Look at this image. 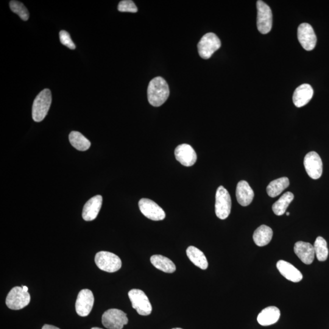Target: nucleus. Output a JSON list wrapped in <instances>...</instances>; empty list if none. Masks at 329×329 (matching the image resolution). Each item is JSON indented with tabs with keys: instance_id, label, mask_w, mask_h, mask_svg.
Instances as JSON below:
<instances>
[{
	"instance_id": "f3484780",
	"label": "nucleus",
	"mask_w": 329,
	"mask_h": 329,
	"mask_svg": "<svg viewBox=\"0 0 329 329\" xmlns=\"http://www.w3.org/2000/svg\"><path fill=\"white\" fill-rule=\"evenodd\" d=\"M294 252L304 264H310L314 262L315 256L313 245L304 242H296Z\"/></svg>"
},
{
	"instance_id": "20e7f679",
	"label": "nucleus",
	"mask_w": 329,
	"mask_h": 329,
	"mask_svg": "<svg viewBox=\"0 0 329 329\" xmlns=\"http://www.w3.org/2000/svg\"><path fill=\"white\" fill-rule=\"evenodd\" d=\"M258 18L256 26L259 32L263 34H268L272 30V13L271 8L261 0L256 2Z\"/></svg>"
},
{
	"instance_id": "a211bd4d",
	"label": "nucleus",
	"mask_w": 329,
	"mask_h": 329,
	"mask_svg": "<svg viewBox=\"0 0 329 329\" xmlns=\"http://www.w3.org/2000/svg\"><path fill=\"white\" fill-rule=\"evenodd\" d=\"M254 196L253 190L246 181L241 180L238 184L236 189V197L238 202L246 207L252 202Z\"/></svg>"
},
{
	"instance_id": "393cba45",
	"label": "nucleus",
	"mask_w": 329,
	"mask_h": 329,
	"mask_svg": "<svg viewBox=\"0 0 329 329\" xmlns=\"http://www.w3.org/2000/svg\"><path fill=\"white\" fill-rule=\"evenodd\" d=\"M294 199V194L291 192H286L280 198L278 202H276L272 205V211L274 212L276 216H282L286 212L287 208H288Z\"/></svg>"
},
{
	"instance_id": "9d476101",
	"label": "nucleus",
	"mask_w": 329,
	"mask_h": 329,
	"mask_svg": "<svg viewBox=\"0 0 329 329\" xmlns=\"http://www.w3.org/2000/svg\"><path fill=\"white\" fill-rule=\"evenodd\" d=\"M141 212L146 218L153 221H161L166 218V213L160 206L153 200L142 198L138 202Z\"/></svg>"
},
{
	"instance_id": "4be33fe9",
	"label": "nucleus",
	"mask_w": 329,
	"mask_h": 329,
	"mask_svg": "<svg viewBox=\"0 0 329 329\" xmlns=\"http://www.w3.org/2000/svg\"><path fill=\"white\" fill-rule=\"evenodd\" d=\"M186 255L190 260L193 263L194 266L200 268L202 270L208 268V264L207 258L202 250L194 246H189L186 250Z\"/></svg>"
},
{
	"instance_id": "a878e982",
	"label": "nucleus",
	"mask_w": 329,
	"mask_h": 329,
	"mask_svg": "<svg viewBox=\"0 0 329 329\" xmlns=\"http://www.w3.org/2000/svg\"><path fill=\"white\" fill-rule=\"evenodd\" d=\"M69 140L72 146L77 150L84 152L91 146L90 142L86 138L82 133L78 131H72L69 135Z\"/></svg>"
},
{
	"instance_id": "b1692460",
	"label": "nucleus",
	"mask_w": 329,
	"mask_h": 329,
	"mask_svg": "<svg viewBox=\"0 0 329 329\" xmlns=\"http://www.w3.org/2000/svg\"><path fill=\"white\" fill-rule=\"evenodd\" d=\"M290 180L288 178L283 177L272 180L266 188V192L269 196L275 198L282 193L284 190L288 188Z\"/></svg>"
},
{
	"instance_id": "6ab92c4d",
	"label": "nucleus",
	"mask_w": 329,
	"mask_h": 329,
	"mask_svg": "<svg viewBox=\"0 0 329 329\" xmlns=\"http://www.w3.org/2000/svg\"><path fill=\"white\" fill-rule=\"evenodd\" d=\"M276 266L280 274L287 280L292 281V282H299L302 280L303 278L302 273L288 262L280 260L278 262Z\"/></svg>"
},
{
	"instance_id": "412c9836",
	"label": "nucleus",
	"mask_w": 329,
	"mask_h": 329,
	"mask_svg": "<svg viewBox=\"0 0 329 329\" xmlns=\"http://www.w3.org/2000/svg\"><path fill=\"white\" fill-rule=\"evenodd\" d=\"M273 232L271 228L266 225H262L255 230L253 240L258 246H264L271 242Z\"/></svg>"
},
{
	"instance_id": "f03ea898",
	"label": "nucleus",
	"mask_w": 329,
	"mask_h": 329,
	"mask_svg": "<svg viewBox=\"0 0 329 329\" xmlns=\"http://www.w3.org/2000/svg\"><path fill=\"white\" fill-rule=\"evenodd\" d=\"M52 102V92L48 88L44 89L36 96L32 110V118L35 122L44 120L48 112Z\"/></svg>"
},
{
	"instance_id": "423d86ee",
	"label": "nucleus",
	"mask_w": 329,
	"mask_h": 329,
	"mask_svg": "<svg viewBox=\"0 0 329 329\" xmlns=\"http://www.w3.org/2000/svg\"><path fill=\"white\" fill-rule=\"evenodd\" d=\"M232 207L231 198L228 191L223 186L217 189L216 196V214L217 217L225 220L230 216Z\"/></svg>"
},
{
	"instance_id": "f704fd0d",
	"label": "nucleus",
	"mask_w": 329,
	"mask_h": 329,
	"mask_svg": "<svg viewBox=\"0 0 329 329\" xmlns=\"http://www.w3.org/2000/svg\"><path fill=\"white\" fill-rule=\"evenodd\" d=\"M172 329H182V328H172Z\"/></svg>"
},
{
	"instance_id": "6e6552de",
	"label": "nucleus",
	"mask_w": 329,
	"mask_h": 329,
	"mask_svg": "<svg viewBox=\"0 0 329 329\" xmlns=\"http://www.w3.org/2000/svg\"><path fill=\"white\" fill-rule=\"evenodd\" d=\"M133 308L142 316H148L152 314V306L148 298L144 292L139 289H132L128 292Z\"/></svg>"
},
{
	"instance_id": "cd10ccee",
	"label": "nucleus",
	"mask_w": 329,
	"mask_h": 329,
	"mask_svg": "<svg viewBox=\"0 0 329 329\" xmlns=\"http://www.w3.org/2000/svg\"><path fill=\"white\" fill-rule=\"evenodd\" d=\"M11 10L16 14L21 19L27 21L29 19L28 10L22 2L18 1H11L10 4Z\"/></svg>"
},
{
	"instance_id": "aec40b11",
	"label": "nucleus",
	"mask_w": 329,
	"mask_h": 329,
	"mask_svg": "<svg viewBox=\"0 0 329 329\" xmlns=\"http://www.w3.org/2000/svg\"><path fill=\"white\" fill-rule=\"evenodd\" d=\"M280 316V309L274 306H268L258 314V322L263 326H270L277 322Z\"/></svg>"
},
{
	"instance_id": "c756f323",
	"label": "nucleus",
	"mask_w": 329,
	"mask_h": 329,
	"mask_svg": "<svg viewBox=\"0 0 329 329\" xmlns=\"http://www.w3.org/2000/svg\"><path fill=\"white\" fill-rule=\"evenodd\" d=\"M60 38L61 44H63L68 48L74 50L76 48V46L74 44L71 38L70 35L66 30H60Z\"/></svg>"
},
{
	"instance_id": "5701e85b",
	"label": "nucleus",
	"mask_w": 329,
	"mask_h": 329,
	"mask_svg": "<svg viewBox=\"0 0 329 329\" xmlns=\"http://www.w3.org/2000/svg\"><path fill=\"white\" fill-rule=\"evenodd\" d=\"M150 260L153 266L164 272L172 273L176 270L174 262L166 256L154 255L150 258Z\"/></svg>"
},
{
	"instance_id": "2eb2a0df",
	"label": "nucleus",
	"mask_w": 329,
	"mask_h": 329,
	"mask_svg": "<svg viewBox=\"0 0 329 329\" xmlns=\"http://www.w3.org/2000/svg\"><path fill=\"white\" fill-rule=\"evenodd\" d=\"M102 202V198L101 195L92 198L86 203L82 210V218L85 221H93L98 214Z\"/></svg>"
},
{
	"instance_id": "7ed1b4c3",
	"label": "nucleus",
	"mask_w": 329,
	"mask_h": 329,
	"mask_svg": "<svg viewBox=\"0 0 329 329\" xmlns=\"http://www.w3.org/2000/svg\"><path fill=\"white\" fill-rule=\"evenodd\" d=\"M94 262L100 270L108 272L118 271L122 264L121 259L118 256L107 252H98L94 258Z\"/></svg>"
},
{
	"instance_id": "9b49d317",
	"label": "nucleus",
	"mask_w": 329,
	"mask_h": 329,
	"mask_svg": "<svg viewBox=\"0 0 329 329\" xmlns=\"http://www.w3.org/2000/svg\"><path fill=\"white\" fill-rule=\"evenodd\" d=\"M306 171L312 179L318 180L322 174V162L317 152L306 154L304 160Z\"/></svg>"
},
{
	"instance_id": "bb28decb",
	"label": "nucleus",
	"mask_w": 329,
	"mask_h": 329,
	"mask_svg": "<svg viewBox=\"0 0 329 329\" xmlns=\"http://www.w3.org/2000/svg\"><path fill=\"white\" fill-rule=\"evenodd\" d=\"M315 255L318 260L320 262H324L327 260L328 255L327 242L322 236H318L314 244Z\"/></svg>"
},
{
	"instance_id": "0eeeda50",
	"label": "nucleus",
	"mask_w": 329,
	"mask_h": 329,
	"mask_svg": "<svg viewBox=\"0 0 329 329\" xmlns=\"http://www.w3.org/2000/svg\"><path fill=\"white\" fill-rule=\"evenodd\" d=\"M221 44L218 36L212 32L208 33L203 36L198 44L200 56L204 60H208L221 47Z\"/></svg>"
},
{
	"instance_id": "c85d7f7f",
	"label": "nucleus",
	"mask_w": 329,
	"mask_h": 329,
	"mask_svg": "<svg viewBox=\"0 0 329 329\" xmlns=\"http://www.w3.org/2000/svg\"><path fill=\"white\" fill-rule=\"evenodd\" d=\"M118 10L122 12L136 13L138 12V9L134 2L131 0H124L119 2Z\"/></svg>"
},
{
	"instance_id": "dca6fc26",
	"label": "nucleus",
	"mask_w": 329,
	"mask_h": 329,
	"mask_svg": "<svg viewBox=\"0 0 329 329\" xmlns=\"http://www.w3.org/2000/svg\"><path fill=\"white\" fill-rule=\"evenodd\" d=\"M314 96V89L308 84H304L296 89L292 101L296 106L301 108L308 104Z\"/></svg>"
},
{
	"instance_id": "7c9ffc66",
	"label": "nucleus",
	"mask_w": 329,
	"mask_h": 329,
	"mask_svg": "<svg viewBox=\"0 0 329 329\" xmlns=\"http://www.w3.org/2000/svg\"><path fill=\"white\" fill-rule=\"evenodd\" d=\"M42 329H60V328L56 327V326H54L46 324L43 326Z\"/></svg>"
},
{
	"instance_id": "f8f14e48",
	"label": "nucleus",
	"mask_w": 329,
	"mask_h": 329,
	"mask_svg": "<svg viewBox=\"0 0 329 329\" xmlns=\"http://www.w3.org/2000/svg\"><path fill=\"white\" fill-rule=\"evenodd\" d=\"M298 38L304 49L312 51L316 44L317 38L313 28L310 24H302L298 27Z\"/></svg>"
},
{
	"instance_id": "2f4dec72",
	"label": "nucleus",
	"mask_w": 329,
	"mask_h": 329,
	"mask_svg": "<svg viewBox=\"0 0 329 329\" xmlns=\"http://www.w3.org/2000/svg\"><path fill=\"white\" fill-rule=\"evenodd\" d=\"M22 288L24 290L25 292H28V288L26 286H22Z\"/></svg>"
},
{
	"instance_id": "473e14b6",
	"label": "nucleus",
	"mask_w": 329,
	"mask_h": 329,
	"mask_svg": "<svg viewBox=\"0 0 329 329\" xmlns=\"http://www.w3.org/2000/svg\"><path fill=\"white\" fill-rule=\"evenodd\" d=\"M91 329H102V328H92Z\"/></svg>"
},
{
	"instance_id": "f257e3e1",
	"label": "nucleus",
	"mask_w": 329,
	"mask_h": 329,
	"mask_svg": "<svg viewBox=\"0 0 329 329\" xmlns=\"http://www.w3.org/2000/svg\"><path fill=\"white\" fill-rule=\"evenodd\" d=\"M168 84L162 77H156L150 80L148 88V99L150 105L160 107L164 104L169 96Z\"/></svg>"
},
{
	"instance_id": "ddd939ff",
	"label": "nucleus",
	"mask_w": 329,
	"mask_h": 329,
	"mask_svg": "<svg viewBox=\"0 0 329 329\" xmlns=\"http://www.w3.org/2000/svg\"><path fill=\"white\" fill-rule=\"evenodd\" d=\"M94 304L93 292L90 290H82L78 295L76 304H75L76 313L80 316H87L90 314Z\"/></svg>"
},
{
	"instance_id": "72a5a7b5",
	"label": "nucleus",
	"mask_w": 329,
	"mask_h": 329,
	"mask_svg": "<svg viewBox=\"0 0 329 329\" xmlns=\"http://www.w3.org/2000/svg\"><path fill=\"white\" fill-rule=\"evenodd\" d=\"M286 216H290V212H287L286 213Z\"/></svg>"
},
{
	"instance_id": "4468645a",
	"label": "nucleus",
	"mask_w": 329,
	"mask_h": 329,
	"mask_svg": "<svg viewBox=\"0 0 329 329\" xmlns=\"http://www.w3.org/2000/svg\"><path fill=\"white\" fill-rule=\"evenodd\" d=\"M175 158L184 166H191L196 163L197 155L195 150L188 144H182L175 150Z\"/></svg>"
},
{
	"instance_id": "39448f33",
	"label": "nucleus",
	"mask_w": 329,
	"mask_h": 329,
	"mask_svg": "<svg viewBox=\"0 0 329 329\" xmlns=\"http://www.w3.org/2000/svg\"><path fill=\"white\" fill-rule=\"evenodd\" d=\"M30 300L28 292H25L22 287L16 286L8 294L6 304L11 310H18L28 305Z\"/></svg>"
},
{
	"instance_id": "1a4fd4ad",
	"label": "nucleus",
	"mask_w": 329,
	"mask_h": 329,
	"mask_svg": "<svg viewBox=\"0 0 329 329\" xmlns=\"http://www.w3.org/2000/svg\"><path fill=\"white\" fill-rule=\"evenodd\" d=\"M102 323L108 329H122L128 323L127 314L118 309H110L102 314Z\"/></svg>"
}]
</instances>
